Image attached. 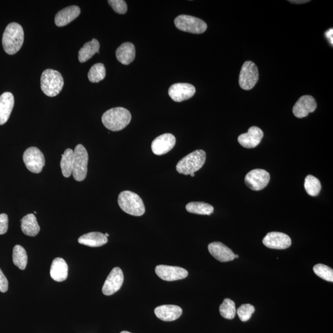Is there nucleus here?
<instances>
[{"label": "nucleus", "instance_id": "nucleus-1", "mask_svg": "<svg viewBox=\"0 0 333 333\" xmlns=\"http://www.w3.org/2000/svg\"><path fill=\"white\" fill-rule=\"evenodd\" d=\"M132 115L126 108L118 107L105 111L102 122L110 131L118 132L125 129L131 121Z\"/></svg>", "mask_w": 333, "mask_h": 333}, {"label": "nucleus", "instance_id": "nucleus-2", "mask_svg": "<svg viewBox=\"0 0 333 333\" xmlns=\"http://www.w3.org/2000/svg\"><path fill=\"white\" fill-rule=\"evenodd\" d=\"M24 33L20 24L12 22L6 27L2 44L5 51L12 55L18 52L24 43Z\"/></svg>", "mask_w": 333, "mask_h": 333}, {"label": "nucleus", "instance_id": "nucleus-3", "mask_svg": "<svg viewBox=\"0 0 333 333\" xmlns=\"http://www.w3.org/2000/svg\"><path fill=\"white\" fill-rule=\"evenodd\" d=\"M118 204L121 209L128 214L139 216L145 212L142 199L132 191H122L119 196Z\"/></svg>", "mask_w": 333, "mask_h": 333}, {"label": "nucleus", "instance_id": "nucleus-4", "mask_svg": "<svg viewBox=\"0 0 333 333\" xmlns=\"http://www.w3.org/2000/svg\"><path fill=\"white\" fill-rule=\"evenodd\" d=\"M205 160V152L203 150H196L186 155L178 162L176 166L177 171L185 176L194 174L202 168Z\"/></svg>", "mask_w": 333, "mask_h": 333}, {"label": "nucleus", "instance_id": "nucleus-5", "mask_svg": "<svg viewBox=\"0 0 333 333\" xmlns=\"http://www.w3.org/2000/svg\"><path fill=\"white\" fill-rule=\"evenodd\" d=\"M63 86V77L59 72L49 69L41 74V89L46 96H57L62 90Z\"/></svg>", "mask_w": 333, "mask_h": 333}, {"label": "nucleus", "instance_id": "nucleus-6", "mask_svg": "<svg viewBox=\"0 0 333 333\" xmlns=\"http://www.w3.org/2000/svg\"><path fill=\"white\" fill-rule=\"evenodd\" d=\"M74 166L72 175L74 179L82 182L87 174L88 154L87 149L82 144H78L74 151Z\"/></svg>", "mask_w": 333, "mask_h": 333}, {"label": "nucleus", "instance_id": "nucleus-7", "mask_svg": "<svg viewBox=\"0 0 333 333\" xmlns=\"http://www.w3.org/2000/svg\"><path fill=\"white\" fill-rule=\"evenodd\" d=\"M177 29L182 31L201 34L207 30L206 23L201 19L188 15H180L174 21Z\"/></svg>", "mask_w": 333, "mask_h": 333}, {"label": "nucleus", "instance_id": "nucleus-8", "mask_svg": "<svg viewBox=\"0 0 333 333\" xmlns=\"http://www.w3.org/2000/svg\"><path fill=\"white\" fill-rule=\"evenodd\" d=\"M259 80V71L255 63L246 61L241 68L239 83L244 90H250L255 87Z\"/></svg>", "mask_w": 333, "mask_h": 333}, {"label": "nucleus", "instance_id": "nucleus-9", "mask_svg": "<svg viewBox=\"0 0 333 333\" xmlns=\"http://www.w3.org/2000/svg\"><path fill=\"white\" fill-rule=\"evenodd\" d=\"M23 160L26 168L34 174H39L42 171L45 159L42 152L35 147H30L24 152Z\"/></svg>", "mask_w": 333, "mask_h": 333}, {"label": "nucleus", "instance_id": "nucleus-10", "mask_svg": "<svg viewBox=\"0 0 333 333\" xmlns=\"http://www.w3.org/2000/svg\"><path fill=\"white\" fill-rule=\"evenodd\" d=\"M270 180V176L268 172L263 169H254L246 175L245 183L252 190L260 191L268 185Z\"/></svg>", "mask_w": 333, "mask_h": 333}, {"label": "nucleus", "instance_id": "nucleus-11", "mask_svg": "<svg viewBox=\"0 0 333 333\" xmlns=\"http://www.w3.org/2000/svg\"><path fill=\"white\" fill-rule=\"evenodd\" d=\"M155 271L160 279L166 282L184 279L188 275V271L179 266L159 265L156 266Z\"/></svg>", "mask_w": 333, "mask_h": 333}, {"label": "nucleus", "instance_id": "nucleus-12", "mask_svg": "<svg viewBox=\"0 0 333 333\" xmlns=\"http://www.w3.org/2000/svg\"><path fill=\"white\" fill-rule=\"evenodd\" d=\"M124 273L119 267L113 269L108 275L102 288V293L105 296H110L118 292L124 283Z\"/></svg>", "mask_w": 333, "mask_h": 333}, {"label": "nucleus", "instance_id": "nucleus-13", "mask_svg": "<svg viewBox=\"0 0 333 333\" xmlns=\"http://www.w3.org/2000/svg\"><path fill=\"white\" fill-rule=\"evenodd\" d=\"M195 93V87L186 83H176L169 89V95L176 102H182L190 99Z\"/></svg>", "mask_w": 333, "mask_h": 333}, {"label": "nucleus", "instance_id": "nucleus-14", "mask_svg": "<svg viewBox=\"0 0 333 333\" xmlns=\"http://www.w3.org/2000/svg\"><path fill=\"white\" fill-rule=\"evenodd\" d=\"M176 143V138L171 133H165L154 139L151 144L152 152L161 155L168 153L173 149Z\"/></svg>", "mask_w": 333, "mask_h": 333}, {"label": "nucleus", "instance_id": "nucleus-15", "mask_svg": "<svg viewBox=\"0 0 333 333\" xmlns=\"http://www.w3.org/2000/svg\"><path fill=\"white\" fill-rule=\"evenodd\" d=\"M263 244L268 248L285 249L291 245V240L288 235L280 232H270L263 240Z\"/></svg>", "mask_w": 333, "mask_h": 333}, {"label": "nucleus", "instance_id": "nucleus-16", "mask_svg": "<svg viewBox=\"0 0 333 333\" xmlns=\"http://www.w3.org/2000/svg\"><path fill=\"white\" fill-rule=\"evenodd\" d=\"M316 107L317 104L313 96H302L294 105L293 114L296 118H304L309 115V114L314 112Z\"/></svg>", "mask_w": 333, "mask_h": 333}, {"label": "nucleus", "instance_id": "nucleus-17", "mask_svg": "<svg viewBox=\"0 0 333 333\" xmlns=\"http://www.w3.org/2000/svg\"><path fill=\"white\" fill-rule=\"evenodd\" d=\"M263 137V133L260 128L251 127L248 132L239 136L238 140L239 143L244 148H254L259 145Z\"/></svg>", "mask_w": 333, "mask_h": 333}, {"label": "nucleus", "instance_id": "nucleus-18", "mask_svg": "<svg viewBox=\"0 0 333 333\" xmlns=\"http://www.w3.org/2000/svg\"><path fill=\"white\" fill-rule=\"evenodd\" d=\"M208 249L210 254L221 262H229L235 259V254L232 249L220 242H213L209 244Z\"/></svg>", "mask_w": 333, "mask_h": 333}, {"label": "nucleus", "instance_id": "nucleus-19", "mask_svg": "<svg viewBox=\"0 0 333 333\" xmlns=\"http://www.w3.org/2000/svg\"><path fill=\"white\" fill-rule=\"evenodd\" d=\"M155 316L160 320L164 321H172L177 320L182 315L183 310L181 307L175 305H162L155 308Z\"/></svg>", "mask_w": 333, "mask_h": 333}, {"label": "nucleus", "instance_id": "nucleus-20", "mask_svg": "<svg viewBox=\"0 0 333 333\" xmlns=\"http://www.w3.org/2000/svg\"><path fill=\"white\" fill-rule=\"evenodd\" d=\"M80 9L77 6H71L65 8L57 14L55 24L58 27H64L71 23L80 15Z\"/></svg>", "mask_w": 333, "mask_h": 333}, {"label": "nucleus", "instance_id": "nucleus-21", "mask_svg": "<svg viewBox=\"0 0 333 333\" xmlns=\"http://www.w3.org/2000/svg\"><path fill=\"white\" fill-rule=\"evenodd\" d=\"M14 104L15 98L12 93L5 92L0 96V125H4L8 121Z\"/></svg>", "mask_w": 333, "mask_h": 333}, {"label": "nucleus", "instance_id": "nucleus-22", "mask_svg": "<svg viewBox=\"0 0 333 333\" xmlns=\"http://www.w3.org/2000/svg\"><path fill=\"white\" fill-rule=\"evenodd\" d=\"M51 279L58 282L65 281L68 276V266L63 258L57 257L52 261L50 269Z\"/></svg>", "mask_w": 333, "mask_h": 333}, {"label": "nucleus", "instance_id": "nucleus-23", "mask_svg": "<svg viewBox=\"0 0 333 333\" xmlns=\"http://www.w3.org/2000/svg\"><path fill=\"white\" fill-rule=\"evenodd\" d=\"M135 47L134 44L130 42L122 44L116 50L117 59L124 65H129L134 61L135 58Z\"/></svg>", "mask_w": 333, "mask_h": 333}, {"label": "nucleus", "instance_id": "nucleus-24", "mask_svg": "<svg viewBox=\"0 0 333 333\" xmlns=\"http://www.w3.org/2000/svg\"><path fill=\"white\" fill-rule=\"evenodd\" d=\"M80 244L89 247H100L107 243V238L99 232H91L81 236L78 240Z\"/></svg>", "mask_w": 333, "mask_h": 333}, {"label": "nucleus", "instance_id": "nucleus-25", "mask_svg": "<svg viewBox=\"0 0 333 333\" xmlns=\"http://www.w3.org/2000/svg\"><path fill=\"white\" fill-rule=\"evenodd\" d=\"M21 230L25 235L29 237H35L38 234L40 228L34 214L29 213L22 218Z\"/></svg>", "mask_w": 333, "mask_h": 333}, {"label": "nucleus", "instance_id": "nucleus-26", "mask_svg": "<svg viewBox=\"0 0 333 333\" xmlns=\"http://www.w3.org/2000/svg\"><path fill=\"white\" fill-rule=\"evenodd\" d=\"M99 41L95 38L86 43L79 52V60L80 63H85L91 59L94 54L99 52Z\"/></svg>", "mask_w": 333, "mask_h": 333}, {"label": "nucleus", "instance_id": "nucleus-27", "mask_svg": "<svg viewBox=\"0 0 333 333\" xmlns=\"http://www.w3.org/2000/svg\"><path fill=\"white\" fill-rule=\"evenodd\" d=\"M74 155V151L71 149H67L62 155L61 168L63 176L66 178L70 177L73 171Z\"/></svg>", "mask_w": 333, "mask_h": 333}, {"label": "nucleus", "instance_id": "nucleus-28", "mask_svg": "<svg viewBox=\"0 0 333 333\" xmlns=\"http://www.w3.org/2000/svg\"><path fill=\"white\" fill-rule=\"evenodd\" d=\"M188 212L199 215H210L213 212V207L210 204L202 202H191L186 205Z\"/></svg>", "mask_w": 333, "mask_h": 333}, {"label": "nucleus", "instance_id": "nucleus-29", "mask_svg": "<svg viewBox=\"0 0 333 333\" xmlns=\"http://www.w3.org/2000/svg\"><path fill=\"white\" fill-rule=\"evenodd\" d=\"M28 257L26 250L20 245H16L13 249V261L14 264L21 270H24L27 264Z\"/></svg>", "mask_w": 333, "mask_h": 333}, {"label": "nucleus", "instance_id": "nucleus-30", "mask_svg": "<svg viewBox=\"0 0 333 333\" xmlns=\"http://www.w3.org/2000/svg\"><path fill=\"white\" fill-rule=\"evenodd\" d=\"M304 188L309 195L316 196L320 192L321 185L317 178L309 175L305 178Z\"/></svg>", "mask_w": 333, "mask_h": 333}, {"label": "nucleus", "instance_id": "nucleus-31", "mask_svg": "<svg viewBox=\"0 0 333 333\" xmlns=\"http://www.w3.org/2000/svg\"><path fill=\"white\" fill-rule=\"evenodd\" d=\"M105 68L102 63H97L91 67L88 74L89 80L92 83H98L105 77Z\"/></svg>", "mask_w": 333, "mask_h": 333}, {"label": "nucleus", "instance_id": "nucleus-32", "mask_svg": "<svg viewBox=\"0 0 333 333\" xmlns=\"http://www.w3.org/2000/svg\"><path fill=\"white\" fill-rule=\"evenodd\" d=\"M220 314L224 318L232 320L234 318L237 313L236 310L235 303L230 299H226L220 305Z\"/></svg>", "mask_w": 333, "mask_h": 333}, {"label": "nucleus", "instance_id": "nucleus-33", "mask_svg": "<svg viewBox=\"0 0 333 333\" xmlns=\"http://www.w3.org/2000/svg\"><path fill=\"white\" fill-rule=\"evenodd\" d=\"M313 271L318 276L325 281L333 282V270L328 266L323 264H317L313 267Z\"/></svg>", "mask_w": 333, "mask_h": 333}, {"label": "nucleus", "instance_id": "nucleus-34", "mask_svg": "<svg viewBox=\"0 0 333 333\" xmlns=\"http://www.w3.org/2000/svg\"><path fill=\"white\" fill-rule=\"evenodd\" d=\"M254 312L255 308L251 304H243L237 310L239 318L242 321H248Z\"/></svg>", "mask_w": 333, "mask_h": 333}, {"label": "nucleus", "instance_id": "nucleus-35", "mask_svg": "<svg viewBox=\"0 0 333 333\" xmlns=\"http://www.w3.org/2000/svg\"><path fill=\"white\" fill-rule=\"evenodd\" d=\"M108 3L117 13L124 15L127 13V5L124 0H109Z\"/></svg>", "mask_w": 333, "mask_h": 333}, {"label": "nucleus", "instance_id": "nucleus-36", "mask_svg": "<svg viewBox=\"0 0 333 333\" xmlns=\"http://www.w3.org/2000/svg\"><path fill=\"white\" fill-rule=\"evenodd\" d=\"M8 229V216L6 213L0 214V235H4Z\"/></svg>", "mask_w": 333, "mask_h": 333}, {"label": "nucleus", "instance_id": "nucleus-37", "mask_svg": "<svg viewBox=\"0 0 333 333\" xmlns=\"http://www.w3.org/2000/svg\"><path fill=\"white\" fill-rule=\"evenodd\" d=\"M8 290V281L7 277L3 273L1 268H0V291L2 293H6Z\"/></svg>", "mask_w": 333, "mask_h": 333}, {"label": "nucleus", "instance_id": "nucleus-38", "mask_svg": "<svg viewBox=\"0 0 333 333\" xmlns=\"http://www.w3.org/2000/svg\"><path fill=\"white\" fill-rule=\"evenodd\" d=\"M332 35H333L332 29H329L328 30H327V31L325 32L326 37L327 40H329V43L331 44V45H332L333 44Z\"/></svg>", "mask_w": 333, "mask_h": 333}, {"label": "nucleus", "instance_id": "nucleus-39", "mask_svg": "<svg viewBox=\"0 0 333 333\" xmlns=\"http://www.w3.org/2000/svg\"><path fill=\"white\" fill-rule=\"evenodd\" d=\"M291 3H292V4H305V3H308L310 2V1H306V0H301V1H298V0H295V1H289Z\"/></svg>", "mask_w": 333, "mask_h": 333}, {"label": "nucleus", "instance_id": "nucleus-40", "mask_svg": "<svg viewBox=\"0 0 333 333\" xmlns=\"http://www.w3.org/2000/svg\"><path fill=\"white\" fill-rule=\"evenodd\" d=\"M121 333H131V332H130L129 331H122Z\"/></svg>", "mask_w": 333, "mask_h": 333}, {"label": "nucleus", "instance_id": "nucleus-41", "mask_svg": "<svg viewBox=\"0 0 333 333\" xmlns=\"http://www.w3.org/2000/svg\"><path fill=\"white\" fill-rule=\"evenodd\" d=\"M104 235H105V237H106L107 238L108 237H109V235L108 234V233H105V234H104Z\"/></svg>", "mask_w": 333, "mask_h": 333}, {"label": "nucleus", "instance_id": "nucleus-42", "mask_svg": "<svg viewBox=\"0 0 333 333\" xmlns=\"http://www.w3.org/2000/svg\"><path fill=\"white\" fill-rule=\"evenodd\" d=\"M190 176L192 177H194V174H191Z\"/></svg>", "mask_w": 333, "mask_h": 333}, {"label": "nucleus", "instance_id": "nucleus-43", "mask_svg": "<svg viewBox=\"0 0 333 333\" xmlns=\"http://www.w3.org/2000/svg\"><path fill=\"white\" fill-rule=\"evenodd\" d=\"M239 255H235V258H238Z\"/></svg>", "mask_w": 333, "mask_h": 333}, {"label": "nucleus", "instance_id": "nucleus-44", "mask_svg": "<svg viewBox=\"0 0 333 333\" xmlns=\"http://www.w3.org/2000/svg\"><path fill=\"white\" fill-rule=\"evenodd\" d=\"M34 213H35V214H36V213H37V212H35V211Z\"/></svg>", "mask_w": 333, "mask_h": 333}]
</instances>
